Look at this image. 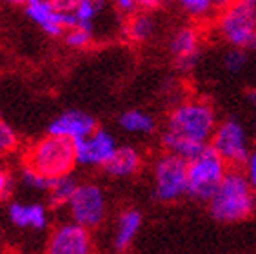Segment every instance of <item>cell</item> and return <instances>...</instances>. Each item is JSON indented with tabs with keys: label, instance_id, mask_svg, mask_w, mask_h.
Segmentation results:
<instances>
[{
	"label": "cell",
	"instance_id": "obj_1",
	"mask_svg": "<svg viewBox=\"0 0 256 254\" xmlns=\"http://www.w3.org/2000/svg\"><path fill=\"white\" fill-rule=\"evenodd\" d=\"M218 126L216 109L204 98H188L169 111L160 142L164 151L191 160L209 147Z\"/></svg>",
	"mask_w": 256,
	"mask_h": 254
},
{
	"label": "cell",
	"instance_id": "obj_2",
	"mask_svg": "<svg viewBox=\"0 0 256 254\" xmlns=\"http://www.w3.org/2000/svg\"><path fill=\"white\" fill-rule=\"evenodd\" d=\"M209 212L220 224H240L254 214L256 187L247 172L227 169L220 186L207 200Z\"/></svg>",
	"mask_w": 256,
	"mask_h": 254
},
{
	"label": "cell",
	"instance_id": "obj_3",
	"mask_svg": "<svg viewBox=\"0 0 256 254\" xmlns=\"http://www.w3.org/2000/svg\"><path fill=\"white\" fill-rule=\"evenodd\" d=\"M218 34L227 46L256 53V4L234 0L218 16Z\"/></svg>",
	"mask_w": 256,
	"mask_h": 254
},
{
	"label": "cell",
	"instance_id": "obj_4",
	"mask_svg": "<svg viewBox=\"0 0 256 254\" xmlns=\"http://www.w3.org/2000/svg\"><path fill=\"white\" fill-rule=\"evenodd\" d=\"M26 164L50 178L68 174L76 166L74 144L68 138L54 136L48 132V136L40 138L38 142H34L28 149Z\"/></svg>",
	"mask_w": 256,
	"mask_h": 254
},
{
	"label": "cell",
	"instance_id": "obj_5",
	"mask_svg": "<svg viewBox=\"0 0 256 254\" xmlns=\"http://www.w3.org/2000/svg\"><path fill=\"white\" fill-rule=\"evenodd\" d=\"M153 196L160 204H176L188 196V160L164 152L151 167Z\"/></svg>",
	"mask_w": 256,
	"mask_h": 254
},
{
	"label": "cell",
	"instance_id": "obj_6",
	"mask_svg": "<svg viewBox=\"0 0 256 254\" xmlns=\"http://www.w3.org/2000/svg\"><path fill=\"white\" fill-rule=\"evenodd\" d=\"M227 162L211 146L188 160V196L196 202H207L226 176Z\"/></svg>",
	"mask_w": 256,
	"mask_h": 254
},
{
	"label": "cell",
	"instance_id": "obj_7",
	"mask_svg": "<svg viewBox=\"0 0 256 254\" xmlns=\"http://www.w3.org/2000/svg\"><path fill=\"white\" fill-rule=\"evenodd\" d=\"M209 146L227 162V166L232 167L246 166L252 152L251 132L236 116H227L226 120L218 122Z\"/></svg>",
	"mask_w": 256,
	"mask_h": 254
},
{
	"label": "cell",
	"instance_id": "obj_8",
	"mask_svg": "<svg viewBox=\"0 0 256 254\" xmlns=\"http://www.w3.org/2000/svg\"><path fill=\"white\" fill-rule=\"evenodd\" d=\"M66 209H68L71 222L84 225L89 230L96 229V227H100L104 224L106 216H108V196H106V190L94 182L78 184L76 190L71 196V200L68 202Z\"/></svg>",
	"mask_w": 256,
	"mask_h": 254
},
{
	"label": "cell",
	"instance_id": "obj_9",
	"mask_svg": "<svg viewBox=\"0 0 256 254\" xmlns=\"http://www.w3.org/2000/svg\"><path fill=\"white\" fill-rule=\"evenodd\" d=\"M73 144L76 166L89 167V169L104 167L118 147L116 138L108 129H98V127L93 132H89L88 136L80 138Z\"/></svg>",
	"mask_w": 256,
	"mask_h": 254
},
{
	"label": "cell",
	"instance_id": "obj_10",
	"mask_svg": "<svg viewBox=\"0 0 256 254\" xmlns=\"http://www.w3.org/2000/svg\"><path fill=\"white\" fill-rule=\"evenodd\" d=\"M91 250H93L91 230L74 222L56 225L48 240V252L51 254H89Z\"/></svg>",
	"mask_w": 256,
	"mask_h": 254
},
{
	"label": "cell",
	"instance_id": "obj_11",
	"mask_svg": "<svg viewBox=\"0 0 256 254\" xmlns=\"http://www.w3.org/2000/svg\"><path fill=\"white\" fill-rule=\"evenodd\" d=\"M26 16L48 36H60L69 28H73L71 13L58 11L50 0H38V2L26 4Z\"/></svg>",
	"mask_w": 256,
	"mask_h": 254
},
{
	"label": "cell",
	"instance_id": "obj_12",
	"mask_svg": "<svg viewBox=\"0 0 256 254\" xmlns=\"http://www.w3.org/2000/svg\"><path fill=\"white\" fill-rule=\"evenodd\" d=\"M96 129V120L89 112L80 109H69L54 116L48 126V132L54 136L68 138L71 142H76L80 138L88 136L89 132Z\"/></svg>",
	"mask_w": 256,
	"mask_h": 254
},
{
	"label": "cell",
	"instance_id": "obj_13",
	"mask_svg": "<svg viewBox=\"0 0 256 254\" xmlns=\"http://www.w3.org/2000/svg\"><path fill=\"white\" fill-rule=\"evenodd\" d=\"M8 220L16 229L46 230L50 225V209L40 202H11Z\"/></svg>",
	"mask_w": 256,
	"mask_h": 254
},
{
	"label": "cell",
	"instance_id": "obj_14",
	"mask_svg": "<svg viewBox=\"0 0 256 254\" xmlns=\"http://www.w3.org/2000/svg\"><path fill=\"white\" fill-rule=\"evenodd\" d=\"M169 51H171L174 64L180 71H191L200 56V34L194 28L186 26L180 28L172 34L169 42Z\"/></svg>",
	"mask_w": 256,
	"mask_h": 254
},
{
	"label": "cell",
	"instance_id": "obj_15",
	"mask_svg": "<svg viewBox=\"0 0 256 254\" xmlns=\"http://www.w3.org/2000/svg\"><path fill=\"white\" fill-rule=\"evenodd\" d=\"M142 164L144 158L136 147L118 146L102 169L111 178H131L142 169Z\"/></svg>",
	"mask_w": 256,
	"mask_h": 254
},
{
	"label": "cell",
	"instance_id": "obj_16",
	"mask_svg": "<svg viewBox=\"0 0 256 254\" xmlns=\"http://www.w3.org/2000/svg\"><path fill=\"white\" fill-rule=\"evenodd\" d=\"M142 214L136 209H126L120 212L116 218V229H114L113 236L114 250L124 252V250L131 249V245L134 244L138 232L142 229Z\"/></svg>",
	"mask_w": 256,
	"mask_h": 254
},
{
	"label": "cell",
	"instance_id": "obj_17",
	"mask_svg": "<svg viewBox=\"0 0 256 254\" xmlns=\"http://www.w3.org/2000/svg\"><path fill=\"white\" fill-rule=\"evenodd\" d=\"M118 126L124 132L134 136H151L156 131V118L144 109H128L118 116Z\"/></svg>",
	"mask_w": 256,
	"mask_h": 254
},
{
	"label": "cell",
	"instance_id": "obj_18",
	"mask_svg": "<svg viewBox=\"0 0 256 254\" xmlns=\"http://www.w3.org/2000/svg\"><path fill=\"white\" fill-rule=\"evenodd\" d=\"M156 33V20L151 16V11H144V13H134L129 16L126 34L128 38L134 44H146L153 38Z\"/></svg>",
	"mask_w": 256,
	"mask_h": 254
},
{
	"label": "cell",
	"instance_id": "obj_19",
	"mask_svg": "<svg viewBox=\"0 0 256 254\" xmlns=\"http://www.w3.org/2000/svg\"><path fill=\"white\" fill-rule=\"evenodd\" d=\"M78 187V182L74 180V176H71V172L62 176H54L51 178L50 187H48V198H50V204L54 207H66L68 202L71 200L73 192Z\"/></svg>",
	"mask_w": 256,
	"mask_h": 254
},
{
	"label": "cell",
	"instance_id": "obj_20",
	"mask_svg": "<svg viewBox=\"0 0 256 254\" xmlns=\"http://www.w3.org/2000/svg\"><path fill=\"white\" fill-rule=\"evenodd\" d=\"M100 0H78L76 8L73 10L71 16H73V28L78 26V28H88V30H93V24L96 16L100 13Z\"/></svg>",
	"mask_w": 256,
	"mask_h": 254
},
{
	"label": "cell",
	"instance_id": "obj_21",
	"mask_svg": "<svg viewBox=\"0 0 256 254\" xmlns=\"http://www.w3.org/2000/svg\"><path fill=\"white\" fill-rule=\"evenodd\" d=\"M249 62H251V53L242 48H232V46L231 49H227L222 58L224 69L231 74L244 73L247 69V66H249Z\"/></svg>",
	"mask_w": 256,
	"mask_h": 254
},
{
	"label": "cell",
	"instance_id": "obj_22",
	"mask_svg": "<svg viewBox=\"0 0 256 254\" xmlns=\"http://www.w3.org/2000/svg\"><path fill=\"white\" fill-rule=\"evenodd\" d=\"M51 178L50 176L42 174L40 171L33 169L31 166H26L22 171H20V184L26 187V189L34 190V192H48V187H50Z\"/></svg>",
	"mask_w": 256,
	"mask_h": 254
},
{
	"label": "cell",
	"instance_id": "obj_23",
	"mask_svg": "<svg viewBox=\"0 0 256 254\" xmlns=\"http://www.w3.org/2000/svg\"><path fill=\"white\" fill-rule=\"evenodd\" d=\"M178 4L186 15L194 20L209 18L212 15V11L216 10L212 0H178Z\"/></svg>",
	"mask_w": 256,
	"mask_h": 254
},
{
	"label": "cell",
	"instance_id": "obj_24",
	"mask_svg": "<svg viewBox=\"0 0 256 254\" xmlns=\"http://www.w3.org/2000/svg\"><path fill=\"white\" fill-rule=\"evenodd\" d=\"M66 46L71 49H86L91 46L93 42V30H88V28H69L64 33Z\"/></svg>",
	"mask_w": 256,
	"mask_h": 254
},
{
	"label": "cell",
	"instance_id": "obj_25",
	"mask_svg": "<svg viewBox=\"0 0 256 254\" xmlns=\"http://www.w3.org/2000/svg\"><path fill=\"white\" fill-rule=\"evenodd\" d=\"M18 138L16 132L13 131V127L6 122L4 118L0 116V154H10L16 149Z\"/></svg>",
	"mask_w": 256,
	"mask_h": 254
},
{
	"label": "cell",
	"instance_id": "obj_26",
	"mask_svg": "<svg viewBox=\"0 0 256 254\" xmlns=\"http://www.w3.org/2000/svg\"><path fill=\"white\" fill-rule=\"evenodd\" d=\"M13 192V178L6 169L0 167V202H6Z\"/></svg>",
	"mask_w": 256,
	"mask_h": 254
},
{
	"label": "cell",
	"instance_id": "obj_27",
	"mask_svg": "<svg viewBox=\"0 0 256 254\" xmlns=\"http://www.w3.org/2000/svg\"><path fill=\"white\" fill-rule=\"evenodd\" d=\"M114 10L118 11L120 15L124 16H131L136 13L138 10V2L136 0H113Z\"/></svg>",
	"mask_w": 256,
	"mask_h": 254
},
{
	"label": "cell",
	"instance_id": "obj_28",
	"mask_svg": "<svg viewBox=\"0 0 256 254\" xmlns=\"http://www.w3.org/2000/svg\"><path fill=\"white\" fill-rule=\"evenodd\" d=\"M246 102H247V108H249V116H251V124H252V127L256 129V89H251V91H247Z\"/></svg>",
	"mask_w": 256,
	"mask_h": 254
},
{
	"label": "cell",
	"instance_id": "obj_29",
	"mask_svg": "<svg viewBox=\"0 0 256 254\" xmlns=\"http://www.w3.org/2000/svg\"><path fill=\"white\" fill-rule=\"evenodd\" d=\"M50 2L62 13H73V10L78 4V0H50Z\"/></svg>",
	"mask_w": 256,
	"mask_h": 254
},
{
	"label": "cell",
	"instance_id": "obj_30",
	"mask_svg": "<svg viewBox=\"0 0 256 254\" xmlns=\"http://www.w3.org/2000/svg\"><path fill=\"white\" fill-rule=\"evenodd\" d=\"M246 172L249 180L252 182V186L256 187V149L249 154V160L246 162Z\"/></svg>",
	"mask_w": 256,
	"mask_h": 254
},
{
	"label": "cell",
	"instance_id": "obj_31",
	"mask_svg": "<svg viewBox=\"0 0 256 254\" xmlns=\"http://www.w3.org/2000/svg\"><path fill=\"white\" fill-rule=\"evenodd\" d=\"M138 2V8L144 11H156L160 10L168 0H136Z\"/></svg>",
	"mask_w": 256,
	"mask_h": 254
},
{
	"label": "cell",
	"instance_id": "obj_32",
	"mask_svg": "<svg viewBox=\"0 0 256 254\" xmlns=\"http://www.w3.org/2000/svg\"><path fill=\"white\" fill-rule=\"evenodd\" d=\"M214 2V8H220V10H224L226 6H229L231 2H234V0H212Z\"/></svg>",
	"mask_w": 256,
	"mask_h": 254
},
{
	"label": "cell",
	"instance_id": "obj_33",
	"mask_svg": "<svg viewBox=\"0 0 256 254\" xmlns=\"http://www.w3.org/2000/svg\"><path fill=\"white\" fill-rule=\"evenodd\" d=\"M10 4H16V6H20V4H28L30 0H8Z\"/></svg>",
	"mask_w": 256,
	"mask_h": 254
},
{
	"label": "cell",
	"instance_id": "obj_34",
	"mask_svg": "<svg viewBox=\"0 0 256 254\" xmlns=\"http://www.w3.org/2000/svg\"><path fill=\"white\" fill-rule=\"evenodd\" d=\"M249 2H252V4H256V0H249Z\"/></svg>",
	"mask_w": 256,
	"mask_h": 254
}]
</instances>
